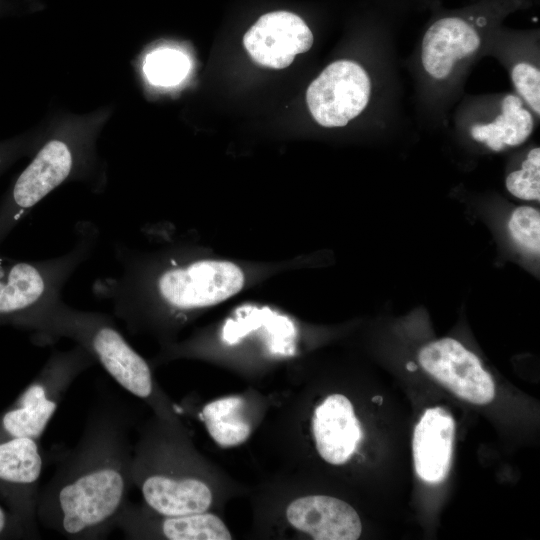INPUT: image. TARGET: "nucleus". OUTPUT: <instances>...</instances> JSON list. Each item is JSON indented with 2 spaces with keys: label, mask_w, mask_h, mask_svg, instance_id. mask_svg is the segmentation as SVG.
Returning <instances> with one entry per match:
<instances>
[{
  "label": "nucleus",
  "mask_w": 540,
  "mask_h": 540,
  "mask_svg": "<svg viewBox=\"0 0 540 540\" xmlns=\"http://www.w3.org/2000/svg\"><path fill=\"white\" fill-rule=\"evenodd\" d=\"M131 418L124 399L99 393L78 442L40 487V524L74 540L105 539L116 528L133 484Z\"/></svg>",
  "instance_id": "f257e3e1"
},
{
  "label": "nucleus",
  "mask_w": 540,
  "mask_h": 540,
  "mask_svg": "<svg viewBox=\"0 0 540 540\" xmlns=\"http://www.w3.org/2000/svg\"><path fill=\"white\" fill-rule=\"evenodd\" d=\"M21 329L31 332L37 345L67 338L85 348L125 391L152 402L157 394L147 361L129 344L113 318L85 311L57 298L34 312Z\"/></svg>",
  "instance_id": "f03ea898"
},
{
  "label": "nucleus",
  "mask_w": 540,
  "mask_h": 540,
  "mask_svg": "<svg viewBox=\"0 0 540 540\" xmlns=\"http://www.w3.org/2000/svg\"><path fill=\"white\" fill-rule=\"evenodd\" d=\"M99 126H61L41 141L29 164L0 202V244L49 193L72 180L99 176L95 139Z\"/></svg>",
  "instance_id": "7ed1b4c3"
},
{
  "label": "nucleus",
  "mask_w": 540,
  "mask_h": 540,
  "mask_svg": "<svg viewBox=\"0 0 540 540\" xmlns=\"http://www.w3.org/2000/svg\"><path fill=\"white\" fill-rule=\"evenodd\" d=\"M100 236L91 221H81L74 230V244L56 257L20 261L0 258V326L21 328L38 309L60 298L76 269L95 250Z\"/></svg>",
  "instance_id": "20e7f679"
},
{
  "label": "nucleus",
  "mask_w": 540,
  "mask_h": 540,
  "mask_svg": "<svg viewBox=\"0 0 540 540\" xmlns=\"http://www.w3.org/2000/svg\"><path fill=\"white\" fill-rule=\"evenodd\" d=\"M518 5L515 0H492L435 20L420 43L424 76L434 84L456 78L480 53L500 20Z\"/></svg>",
  "instance_id": "39448f33"
},
{
  "label": "nucleus",
  "mask_w": 540,
  "mask_h": 540,
  "mask_svg": "<svg viewBox=\"0 0 540 540\" xmlns=\"http://www.w3.org/2000/svg\"><path fill=\"white\" fill-rule=\"evenodd\" d=\"M96 363L79 344L66 350H53L15 401L0 412V439L40 440L73 382Z\"/></svg>",
  "instance_id": "423d86ee"
},
{
  "label": "nucleus",
  "mask_w": 540,
  "mask_h": 540,
  "mask_svg": "<svg viewBox=\"0 0 540 540\" xmlns=\"http://www.w3.org/2000/svg\"><path fill=\"white\" fill-rule=\"evenodd\" d=\"M43 467L39 439H0V499L31 539L40 538L37 502Z\"/></svg>",
  "instance_id": "0eeeda50"
},
{
  "label": "nucleus",
  "mask_w": 540,
  "mask_h": 540,
  "mask_svg": "<svg viewBox=\"0 0 540 540\" xmlns=\"http://www.w3.org/2000/svg\"><path fill=\"white\" fill-rule=\"evenodd\" d=\"M372 84L358 63L338 60L329 64L309 85L308 109L315 121L327 128L343 127L367 107Z\"/></svg>",
  "instance_id": "6e6552de"
},
{
  "label": "nucleus",
  "mask_w": 540,
  "mask_h": 540,
  "mask_svg": "<svg viewBox=\"0 0 540 540\" xmlns=\"http://www.w3.org/2000/svg\"><path fill=\"white\" fill-rule=\"evenodd\" d=\"M422 368L459 398L484 405L495 396V385L479 358L459 341L442 338L418 353Z\"/></svg>",
  "instance_id": "1a4fd4ad"
},
{
  "label": "nucleus",
  "mask_w": 540,
  "mask_h": 540,
  "mask_svg": "<svg viewBox=\"0 0 540 540\" xmlns=\"http://www.w3.org/2000/svg\"><path fill=\"white\" fill-rule=\"evenodd\" d=\"M243 44L256 63L283 69L293 62L297 54L312 47L313 34L298 15L274 11L258 19L244 35Z\"/></svg>",
  "instance_id": "9d476101"
},
{
  "label": "nucleus",
  "mask_w": 540,
  "mask_h": 540,
  "mask_svg": "<svg viewBox=\"0 0 540 540\" xmlns=\"http://www.w3.org/2000/svg\"><path fill=\"white\" fill-rule=\"evenodd\" d=\"M288 522L316 540H356L362 532L360 517L345 501L326 495L295 499L286 510Z\"/></svg>",
  "instance_id": "9b49d317"
},
{
  "label": "nucleus",
  "mask_w": 540,
  "mask_h": 540,
  "mask_svg": "<svg viewBox=\"0 0 540 540\" xmlns=\"http://www.w3.org/2000/svg\"><path fill=\"white\" fill-rule=\"evenodd\" d=\"M312 429L318 453L334 465L345 463L362 438L354 408L342 394H332L316 407Z\"/></svg>",
  "instance_id": "f8f14e48"
},
{
  "label": "nucleus",
  "mask_w": 540,
  "mask_h": 540,
  "mask_svg": "<svg viewBox=\"0 0 540 540\" xmlns=\"http://www.w3.org/2000/svg\"><path fill=\"white\" fill-rule=\"evenodd\" d=\"M455 422L442 407L427 409L415 426L413 459L418 477L429 484L442 482L448 475L453 453Z\"/></svg>",
  "instance_id": "ddd939ff"
},
{
  "label": "nucleus",
  "mask_w": 540,
  "mask_h": 540,
  "mask_svg": "<svg viewBox=\"0 0 540 540\" xmlns=\"http://www.w3.org/2000/svg\"><path fill=\"white\" fill-rule=\"evenodd\" d=\"M534 116L516 93H507L501 96L488 119L469 125V134L491 151L501 152L528 140L535 127Z\"/></svg>",
  "instance_id": "4468645a"
},
{
  "label": "nucleus",
  "mask_w": 540,
  "mask_h": 540,
  "mask_svg": "<svg viewBox=\"0 0 540 540\" xmlns=\"http://www.w3.org/2000/svg\"><path fill=\"white\" fill-rule=\"evenodd\" d=\"M138 488L148 508L167 516L204 512L212 503L210 488L198 478L153 480L142 483Z\"/></svg>",
  "instance_id": "2eb2a0df"
},
{
  "label": "nucleus",
  "mask_w": 540,
  "mask_h": 540,
  "mask_svg": "<svg viewBox=\"0 0 540 540\" xmlns=\"http://www.w3.org/2000/svg\"><path fill=\"white\" fill-rule=\"evenodd\" d=\"M242 411L243 399L238 396L212 401L203 408L206 428L221 447L238 446L250 436L251 426L244 419Z\"/></svg>",
  "instance_id": "dca6fc26"
},
{
  "label": "nucleus",
  "mask_w": 540,
  "mask_h": 540,
  "mask_svg": "<svg viewBox=\"0 0 540 540\" xmlns=\"http://www.w3.org/2000/svg\"><path fill=\"white\" fill-rule=\"evenodd\" d=\"M190 67V60L183 52L160 48L147 54L143 62V73L152 85L171 87L186 78Z\"/></svg>",
  "instance_id": "f3484780"
},
{
  "label": "nucleus",
  "mask_w": 540,
  "mask_h": 540,
  "mask_svg": "<svg viewBox=\"0 0 540 540\" xmlns=\"http://www.w3.org/2000/svg\"><path fill=\"white\" fill-rule=\"evenodd\" d=\"M507 191L524 201L540 199V148H532L518 169L510 172L505 180Z\"/></svg>",
  "instance_id": "a211bd4d"
},
{
  "label": "nucleus",
  "mask_w": 540,
  "mask_h": 540,
  "mask_svg": "<svg viewBox=\"0 0 540 540\" xmlns=\"http://www.w3.org/2000/svg\"><path fill=\"white\" fill-rule=\"evenodd\" d=\"M509 74L515 93L534 113L540 115V70L535 60L518 58L511 63Z\"/></svg>",
  "instance_id": "6ab92c4d"
},
{
  "label": "nucleus",
  "mask_w": 540,
  "mask_h": 540,
  "mask_svg": "<svg viewBox=\"0 0 540 540\" xmlns=\"http://www.w3.org/2000/svg\"><path fill=\"white\" fill-rule=\"evenodd\" d=\"M508 230L514 242L534 256L540 251V212L532 206H519L510 214Z\"/></svg>",
  "instance_id": "aec40b11"
},
{
  "label": "nucleus",
  "mask_w": 540,
  "mask_h": 540,
  "mask_svg": "<svg viewBox=\"0 0 540 540\" xmlns=\"http://www.w3.org/2000/svg\"><path fill=\"white\" fill-rule=\"evenodd\" d=\"M40 143L38 135L30 133L0 141V175L18 159L34 153Z\"/></svg>",
  "instance_id": "412c9836"
},
{
  "label": "nucleus",
  "mask_w": 540,
  "mask_h": 540,
  "mask_svg": "<svg viewBox=\"0 0 540 540\" xmlns=\"http://www.w3.org/2000/svg\"><path fill=\"white\" fill-rule=\"evenodd\" d=\"M31 539L17 518L0 504V540Z\"/></svg>",
  "instance_id": "4be33fe9"
},
{
  "label": "nucleus",
  "mask_w": 540,
  "mask_h": 540,
  "mask_svg": "<svg viewBox=\"0 0 540 540\" xmlns=\"http://www.w3.org/2000/svg\"><path fill=\"white\" fill-rule=\"evenodd\" d=\"M407 369H408L409 371H415V370L417 369V366H416L415 363L409 362V363L407 364Z\"/></svg>",
  "instance_id": "5701e85b"
},
{
  "label": "nucleus",
  "mask_w": 540,
  "mask_h": 540,
  "mask_svg": "<svg viewBox=\"0 0 540 540\" xmlns=\"http://www.w3.org/2000/svg\"><path fill=\"white\" fill-rule=\"evenodd\" d=\"M372 401L377 404H381L383 401V398L381 396H375L372 398Z\"/></svg>",
  "instance_id": "b1692460"
},
{
  "label": "nucleus",
  "mask_w": 540,
  "mask_h": 540,
  "mask_svg": "<svg viewBox=\"0 0 540 540\" xmlns=\"http://www.w3.org/2000/svg\"><path fill=\"white\" fill-rule=\"evenodd\" d=\"M5 4L0 1V12L4 11Z\"/></svg>",
  "instance_id": "393cba45"
}]
</instances>
